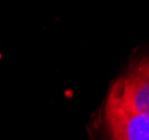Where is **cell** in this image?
<instances>
[{
	"mask_svg": "<svg viewBox=\"0 0 149 140\" xmlns=\"http://www.w3.org/2000/svg\"><path fill=\"white\" fill-rule=\"evenodd\" d=\"M107 102L136 113L149 114V57L134 65L112 85Z\"/></svg>",
	"mask_w": 149,
	"mask_h": 140,
	"instance_id": "obj_1",
	"label": "cell"
},
{
	"mask_svg": "<svg viewBox=\"0 0 149 140\" xmlns=\"http://www.w3.org/2000/svg\"><path fill=\"white\" fill-rule=\"evenodd\" d=\"M105 120L112 140H149V114L107 102Z\"/></svg>",
	"mask_w": 149,
	"mask_h": 140,
	"instance_id": "obj_2",
	"label": "cell"
}]
</instances>
